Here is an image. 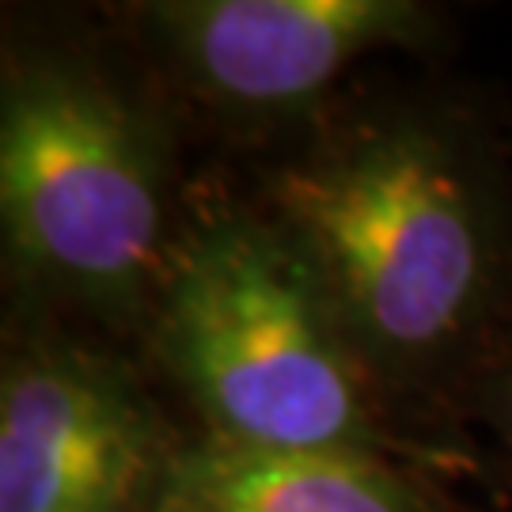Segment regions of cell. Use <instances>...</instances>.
Instances as JSON below:
<instances>
[{
	"instance_id": "cell-1",
	"label": "cell",
	"mask_w": 512,
	"mask_h": 512,
	"mask_svg": "<svg viewBox=\"0 0 512 512\" xmlns=\"http://www.w3.org/2000/svg\"><path fill=\"white\" fill-rule=\"evenodd\" d=\"M258 213L304 258L376 391L440 376L490 319L501 205L471 137L444 118H353L277 164Z\"/></svg>"
},
{
	"instance_id": "cell-2",
	"label": "cell",
	"mask_w": 512,
	"mask_h": 512,
	"mask_svg": "<svg viewBox=\"0 0 512 512\" xmlns=\"http://www.w3.org/2000/svg\"><path fill=\"white\" fill-rule=\"evenodd\" d=\"M145 327L209 437L391 456L372 376L304 258L258 209L213 202L179 224Z\"/></svg>"
},
{
	"instance_id": "cell-3",
	"label": "cell",
	"mask_w": 512,
	"mask_h": 512,
	"mask_svg": "<svg viewBox=\"0 0 512 512\" xmlns=\"http://www.w3.org/2000/svg\"><path fill=\"white\" fill-rule=\"evenodd\" d=\"M0 224L19 285L76 308L148 319L179 232L160 114L76 50H8Z\"/></svg>"
},
{
	"instance_id": "cell-4",
	"label": "cell",
	"mask_w": 512,
	"mask_h": 512,
	"mask_svg": "<svg viewBox=\"0 0 512 512\" xmlns=\"http://www.w3.org/2000/svg\"><path fill=\"white\" fill-rule=\"evenodd\" d=\"M171 425L118 357L19 346L0 376V512H152Z\"/></svg>"
},
{
	"instance_id": "cell-5",
	"label": "cell",
	"mask_w": 512,
	"mask_h": 512,
	"mask_svg": "<svg viewBox=\"0 0 512 512\" xmlns=\"http://www.w3.org/2000/svg\"><path fill=\"white\" fill-rule=\"evenodd\" d=\"M137 23L171 76L232 118H293L380 50L418 46L414 0H156Z\"/></svg>"
},
{
	"instance_id": "cell-6",
	"label": "cell",
	"mask_w": 512,
	"mask_h": 512,
	"mask_svg": "<svg viewBox=\"0 0 512 512\" xmlns=\"http://www.w3.org/2000/svg\"><path fill=\"white\" fill-rule=\"evenodd\" d=\"M152 512H448L391 456L251 448L202 433L167 463Z\"/></svg>"
},
{
	"instance_id": "cell-7",
	"label": "cell",
	"mask_w": 512,
	"mask_h": 512,
	"mask_svg": "<svg viewBox=\"0 0 512 512\" xmlns=\"http://www.w3.org/2000/svg\"><path fill=\"white\" fill-rule=\"evenodd\" d=\"M494 418L497 429H501V440H505V452L512 459V342L505 349V361H501L494 380Z\"/></svg>"
}]
</instances>
